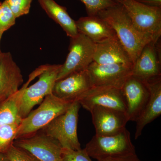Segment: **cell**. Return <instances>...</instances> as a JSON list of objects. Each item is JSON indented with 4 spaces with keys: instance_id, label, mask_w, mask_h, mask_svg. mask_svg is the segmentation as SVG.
Returning <instances> with one entry per match:
<instances>
[{
    "instance_id": "cell-1",
    "label": "cell",
    "mask_w": 161,
    "mask_h": 161,
    "mask_svg": "<svg viewBox=\"0 0 161 161\" xmlns=\"http://www.w3.org/2000/svg\"><path fill=\"white\" fill-rule=\"evenodd\" d=\"M97 15L108 23L130 56L133 64L147 43L153 42L149 37L136 28L121 4L109 7L99 12Z\"/></svg>"
},
{
    "instance_id": "cell-2",
    "label": "cell",
    "mask_w": 161,
    "mask_h": 161,
    "mask_svg": "<svg viewBox=\"0 0 161 161\" xmlns=\"http://www.w3.org/2000/svg\"><path fill=\"white\" fill-rule=\"evenodd\" d=\"M73 102L60 99L52 93L40 106L23 118L18 127L16 139L27 136L43 129L58 116L66 112Z\"/></svg>"
},
{
    "instance_id": "cell-3",
    "label": "cell",
    "mask_w": 161,
    "mask_h": 161,
    "mask_svg": "<svg viewBox=\"0 0 161 161\" xmlns=\"http://www.w3.org/2000/svg\"><path fill=\"white\" fill-rule=\"evenodd\" d=\"M80 108L78 101H74L66 112L42 129V132L58 141L63 148L80 150L77 132Z\"/></svg>"
},
{
    "instance_id": "cell-4",
    "label": "cell",
    "mask_w": 161,
    "mask_h": 161,
    "mask_svg": "<svg viewBox=\"0 0 161 161\" xmlns=\"http://www.w3.org/2000/svg\"><path fill=\"white\" fill-rule=\"evenodd\" d=\"M85 149L90 157L96 160L136 153L130 132L126 128L113 135H95Z\"/></svg>"
},
{
    "instance_id": "cell-5",
    "label": "cell",
    "mask_w": 161,
    "mask_h": 161,
    "mask_svg": "<svg viewBox=\"0 0 161 161\" xmlns=\"http://www.w3.org/2000/svg\"><path fill=\"white\" fill-rule=\"evenodd\" d=\"M121 4L136 28L151 38L153 42L159 41L161 36V7L141 4L134 0H122Z\"/></svg>"
},
{
    "instance_id": "cell-6",
    "label": "cell",
    "mask_w": 161,
    "mask_h": 161,
    "mask_svg": "<svg viewBox=\"0 0 161 161\" xmlns=\"http://www.w3.org/2000/svg\"><path fill=\"white\" fill-rule=\"evenodd\" d=\"M95 43L85 35L78 32V34L70 38L68 54L61 64L57 80L75 73L87 69L93 62Z\"/></svg>"
},
{
    "instance_id": "cell-7",
    "label": "cell",
    "mask_w": 161,
    "mask_h": 161,
    "mask_svg": "<svg viewBox=\"0 0 161 161\" xmlns=\"http://www.w3.org/2000/svg\"><path fill=\"white\" fill-rule=\"evenodd\" d=\"M61 64H46V67L36 82L26 88L23 93L20 114L22 119L26 117L33 108L41 103L45 97L53 93V89Z\"/></svg>"
},
{
    "instance_id": "cell-8",
    "label": "cell",
    "mask_w": 161,
    "mask_h": 161,
    "mask_svg": "<svg viewBox=\"0 0 161 161\" xmlns=\"http://www.w3.org/2000/svg\"><path fill=\"white\" fill-rule=\"evenodd\" d=\"M14 145L26 150L40 161H61L63 147L44 132H36L15 140Z\"/></svg>"
},
{
    "instance_id": "cell-9",
    "label": "cell",
    "mask_w": 161,
    "mask_h": 161,
    "mask_svg": "<svg viewBox=\"0 0 161 161\" xmlns=\"http://www.w3.org/2000/svg\"><path fill=\"white\" fill-rule=\"evenodd\" d=\"M132 67L123 64H100L92 62L87 70L92 87L112 86L121 89L132 75Z\"/></svg>"
},
{
    "instance_id": "cell-10",
    "label": "cell",
    "mask_w": 161,
    "mask_h": 161,
    "mask_svg": "<svg viewBox=\"0 0 161 161\" xmlns=\"http://www.w3.org/2000/svg\"><path fill=\"white\" fill-rule=\"evenodd\" d=\"M76 100L89 112L95 106L110 108L125 112L126 109L121 89L114 87H92Z\"/></svg>"
},
{
    "instance_id": "cell-11",
    "label": "cell",
    "mask_w": 161,
    "mask_h": 161,
    "mask_svg": "<svg viewBox=\"0 0 161 161\" xmlns=\"http://www.w3.org/2000/svg\"><path fill=\"white\" fill-rule=\"evenodd\" d=\"M129 121H136L147 104L150 92L146 83L131 75L121 88Z\"/></svg>"
},
{
    "instance_id": "cell-12",
    "label": "cell",
    "mask_w": 161,
    "mask_h": 161,
    "mask_svg": "<svg viewBox=\"0 0 161 161\" xmlns=\"http://www.w3.org/2000/svg\"><path fill=\"white\" fill-rule=\"evenodd\" d=\"M97 136L116 134L125 128L129 121L126 112L110 108L95 106L89 111Z\"/></svg>"
},
{
    "instance_id": "cell-13",
    "label": "cell",
    "mask_w": 161,
    "mask_h": 161,
    "mask_svg": "<svg viewBox=\"0 0 161 161\" xmlns=\"http://www.w3.org/2000/svg\"><path fill=\"white\" fill-rule=\"evenodd\" d=\"M158 42H151L144 46L133 64L132 76L144 82L161 77Z\"/></svg>"
},
{
    "instance_id": "cell-14",
    "label": "cell",
    "mask_w": 161,
    "mask_h": 161,
    "mask_svg": "<svg viewBox=\"0 0 161 161\" xmlns=\"http://www.w3.org/2000/svg\"><path fill=\"white\" fill-rule=\"evenodd\" d=\"M92 87L87 69L75 72L57 80L53 94L63 100L73 102Z\"/></svg>"
},
{
    "instance_id": "cell-15",
    "label": "cell",
    "mask_w": 161,
    "mask_h": 161,
    "mask_svg": "<svg viewBox=\"0 0 161 161\" xmlns=\"http://www.w3.org/2000/svg\"><path fill=\"white\" fill-rule=\"evenodd\" d=\"M23 82L21 70L9 52H2L0 60V102L19 89Z\"/></svg>"
},
{
    "instance_id": "cell-16",
    "label": "cell",
    "mask_w": 161,
    "mask_h": 161,
    "mask_svg": "<svg viewBox=\"0 0 161 161\" xmlns=\"http://www.w3.org/2000/svg\"><path fill=\"white\" fill-rule=\"evenodd\" d=\"M93 62L100 64H123L131 66L133 64L117 36L95 43Z\"/></svg>"
},
{
    "instance_id": "cell-17",
    "label": "cell",
    "mask_w": 161,
    "mask_h": 161,
    "mask_svg": "<svg viewBox=\"0 0 161 161\" xmlns=\"http://www.w3.org/2000/svg\"><path fill=\"white\" fill-rule=\"evenodd\" d=\"M150 92V97L136 122L135 139L142 135L144 127L161 114V78L145 81Z\"/></svg>"
},
{
    "instance_id": "cell-18",
    "label": "cell",
    "mask_w": 161,
    "mask_h": 161,
    "mask_svg": "<svg viewBox=\"0 0 161 161\" xmlns=\"http://www.w3.org/2000/svg\"><path fill=\"white\" fill-rule=\"evenodd\" d=\"M45 67L46 64H44L35 69L29 75L28 80L21 88L0 102V125L14 123L20 125L23 119L20 115V109L23 93L30 83L43 72Z\"/></svg>"
},
{
    "instance_id": "cell-19",
    "label": "cell",
    "mask_w": 161,
    "mask_h": 161,
    "mask_svg": "<svg viewBox=\"0 0 161 161\" xmlns=\"http://www.w3.org/2000/svg\"><path fill=\"white\" fill-rule=\"evenodd\" d=\"M76 23L78 32L95 43L117 36L108 23L97 15L79 18Z\"/></svg>"
},
{
    "instance_id": "cell-20",
    "label": "cell",
    "mask_w": 161,
    "mask_h": 161,
    "mask_svg": "<svg viewBox=\"0 0 161 161\" xmlns=\"http://www.w3.org/2000/svg\"><path fill=\"white\" fill-rule=\"evenodd\" d=\"M38 2L47 14L61 26L67 36L73 38L78 34L76 21L70 16L65 7L54 0H38Z\"/></svg>"
},
{
    "instance_id": "cell-21",
    "label": "cell",
    "mask_w": 161,
    "mask_h": 161,
    "mask_svg": "<svg viewBox=\"0 0 161 161\" xmlns=\"http://www.w3.org/2000/svg\"><path fill=\"white\" fill-rule=\"evenodd\" d=\"M19 125L15 123L0 125V153H5L13 144Z\"/></svg>"
},
{
    "instance_id": "cell-22",
    "label": "cell",
    "mask_w": 161,
    "mask_h": 161,
    "mask_svg": "<svg viewBox=\"0 0 161 161\" xmlns=\"http://www.w3.org/2000/svg\"><path fill=\"white\" fill-rule=\"evenodd\" d=\"M16 18L6 1L0 2V34L11 28L15 24Z\"/></svg>"
},
{
    "instance_id": "cell-23",
    "label": "cell",
    "mask_w": 161,
    "mask_h": 161,
    "mask_svg": "<svg viewBox=\"0 0 161 161\" xmlns=\"http://www.w3.org/2000/svg\"><path fill=\"white\" fill-rule=\"evenodd\" d=\"M86 6L88 16L97 15L99 12L116 5L112 0H80Z\"/></svg>"
},
{
    "instance_id": "cell-24",
    "label": "cell",
    "mask_w": 161,
    "mask_h": 161,
    "mask_svg": "<svg viewBox=\"0 0 161 161\" xmlns=\"http://www.w3.org/2000/svg\"><path fill=\"white\" fill-rule=\"evenodd\" d=\"M10 161H40L26 150L13 144L5 153Z\"/></svg>"
},
{
    "instance_id": "cell-25",
    "label": "cell",
    "mask_w": 161,
    "mask_h": 161,
    "mask_svg": "<svg viewBox=\"0 0 161 161\" xmlns=\"http://www.w3.org/2000/svg\"><path fill=\"white\" fill-rule=\"evenodd\" d=\"M16 18L29 14L33 0H5Z\"/></svg>"
},
{
    "instance_id": "cell-26",
    "label": "cell",
    "mask_w": 161,
    "mask_h": 161,
    "mask_svg": "<svg viewBox=\"0 0 161 161\" xmlns=\"http://www.w3.org/2000/svg\"><path fill=\"white\" fill-rule=\"evenodd\" d=\"M61 161H92L85 149L75 150L63 148Z\"/></svg>"
},
{
    "instance_id": "cell-27",
    "label": "cell",
    "mask_w": 161,
    "mask_h": 161,
    "mask_svg": "<svg viewBox=\"0 0 161 161\" xmlns=\"http://www.w3.org/2000/svg\"><path fill=\"white\" fill-rule=\"evenodd\" d=\"M98 161H141L136 153L99 159Z\"/></svg>"
},
{
    "instance_id": "cell-28",
    "label": "cell",
    "mask_w": 161,
    "mask_h": 161,
    "mask_svg": "<svg viewBox=\"0 0 161 161\" xmlns=\"http://www.w3.org/2000/svg\"><path fill=\"white\" fill-rule=\"evenodd\" d=\"M134 1L148 6L161 7V0H134Z\"/></svg>"
},
{
    "instance_id": "cell-29",
    "label": "cell",
    "mask_w": 161,
    "mask_h": 161,
    "mask_svg": "<svg viewBox=\"0 0 161 161\" xmlns=\"http://www.w3.org/2000/svg\"><path fill=\"white\" fill-rule=\"evenodd\" d=\"M0 161H10L6 153H0Z\"/></svg>"
},
{
    "instance_id": "cell-30",
    "label": "cell",
    "mask_w": 161,
    "mask_h": 161,
    "mask_svg": "<svg viewBox=\"0 0 161 161\" xmlns=\"http://www.w3.org/2000/svg\"><path fill=\"white\" fill-rule=\"evenodd\" d=\"M3 34H0V46H1V40H2V36H3ZM1 47V46H0ZM2 52L1 51V47H0V60H1V55H2Z\"/></svg>"
},
{
    "instance_id": "cell-31",
    "label": "cell",
    "mask_w": 161,
    "mask_h": 161,
    "mask_svg": "<svg viewBox=\"0 0 161 161\" xmlns=\"http://www.w3.org/2000/svg\"><path fill=\"white\" fill-rule=\"evenodd\" d=\"M112 1H114V2L117 3V4H120L122 0H112Z\"/></svg>"
}]
</instances>
